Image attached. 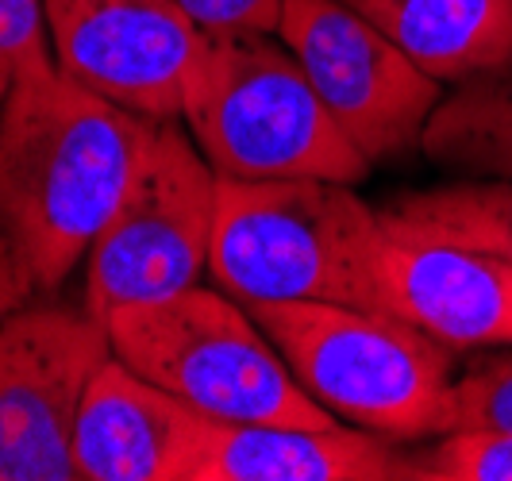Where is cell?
<instances>
[{"mask_svg":"<svg viewBox=\"0 0 512 481\" xmlns=\"http://www.w3.org/2000/svg\"><path fill=\"white\" fill-rule=\"evenodd\" d=\"M420 151L462 178L512 181V58L443 93Z\"/></svg>","mask_w":512,"mask_h":481,"instance_id":"5bb4252c","label":"cell"},{"mask_svg":"<svg viewBox=\"0 0 512 481\" xmlns=\"http://www.w3.org/2000/svg\"><path fill=\"white\" fill-rule=\"evenodd\" d=\"M201 35H278L285 0H178Z\"/></svg>","mask_w":512,"mask_h":481,"instance_id":"ac0fdd59","label":"cell"},{"mask_svg":"<svg viewBox=\"0 0 512 481\" xmlns=\"http://www.w3.org/2000/svg\"><path fill=\"white\" fill-rule=\"evenodd\" d=\"M12 81H16V66H12L8 54H0V108H4L8 93H12Z\"/></svg>","mask_w":512,"mask_h":481,"instance_id":"44dd1931","label":"cell"},{"mask_svg":"<svg viewBox=\"0 0 512 481\" xmlns=\"http://www.w3.org/2000/svg\"><path fill=\"white\" fill-rule=\"evenodd\" d=\"M0 54L12 58L16 74L54 66L43 0H0Z\"/></svg>","mask_w":512,"mask_h":481,"instance_id":"d6986e66","label":"cell"},{"mask_svg":"<svg viewBox=\"0 0 512 481\" xmlns=\"http://www.w3.org/2000/svg\"><path fill=\"white\" fill-rule=\"evenodd\" d=\"M181 120L220 178H320L374 170L332 120L305 66L270 35H205L185 77Z\"/></svg>","mask_w":512,"mask_h":481,"instance_id":"3957f363","label":"cell"},{"mask_svg":"<svg viewBox=\"0 0 512 481\" xmlns=\"http://www.w3.org/2000/svg\"><path fill=\"white\" fill-rule=\"evenodd\" d=\"M220 174L178 120H158L108 228L85 254V308L108 316L197 285L212 258Z\"/></svg>","mask_w":512,"mask_h":481,"instance_id":"8992f818","label":"cell"},{"mask_svg":"<svg viewBox=\"0 0 512 481\" xmlns=\"http://www.w3.org/2000/svg\"><path fill=\"white\" fill-rule=\"evenodd\" d=\"M385 308L451 351L512 347V262L389 228L382 243Z\"/></svg>","mask_w":512,"mask_h":481,"instance_id":"30bf717a","label":"cell"},{"mask_svg":"<svg viewBox=\"0 0 512 481\" xmlns=\"http://www.w3.org/2000/svg\"><path fill=\"white\" fill-rule=\"evenodd\" d=\"M54 62L147 120H181L201 27L178 0H43Z\"/></svg>","mask_w":512,"mask_h":481,"instance_id":"9c48e42d","label":"cell"},{"mask_svg":"<svg viewBox=\"0 0 512 481\" xmlns=\"http://www.w3.org/2000/svg\"><path fill=\"white\" fill-rule=\"evenodd\" d=\"M154 124L58 62L20 70L0 108V228L35 293H54L108 228Z\"/></svg>","mask_w":512,"mask_h":481,"instance_id":"6da1fadb","label":"cell"},{"mask_svg":"<svg viewBox=\"0 0 512 481\" xmlns=\"http://www.w3.org/2000/svg\"><path fill=\"white\" fill-rule=\"evenodd\" d=\"M205 416L112 355L74 424L77 481H189Z\"/></svg>","mask_w":512,"mask_h":481,"instance_id":"8fae6325","label":"cell"},{"mask_svg":"<svg viewBox=\"0 0 512 481\" xmlns=\"http://www.w3.org/2000/svg\"><path fill=\"white\" fill-rule=\"evenodd\" d=\"M31 297H35V289H31V278H27L24 262H20V254L12 247L8 231L0 228V324H4L16 308H24Z\"/></svg>","mask_w":512,"mask_h":481,"instance_id":"ffe728a7","label":"cell"},{"mask_svg":"<svg viewBox=\"0 0 512 481\" xmlns=\"http://www.w3.org/2000/svg\"><path fill=\"white\" fill-rule=\"evenodd\" d=\"M409 54L455 85L512 58V0H343Z\"/></svg>","mask_w":512,"mask_h":481,"instance_id":"4fadbf2b","label":"cell"},{"mask_svg":"<svg viewBox=\"0 0 512 481\" xmlns=\"http://www.w3.org/2000/svg\"><path fill=\"white\" fill-rule=\"evenodd\" d=\"M112 358L85 304H31L0 324V481H77L74 424Z\"/></svg>","mask_w":512,"mask_h":481,"instance_id":"ba28073f","label":"cell"},{"mask_svg":"<svg viewBox=\"0 0 512 481\" xmlns=\"http://www.w3.org/2000/svg\"><path fill=\"white\" fill-rule=\"evenodd\" d=\"M247 312L335 420L397 443L447 435L455 351L428 331L393 312L328 301H258Z\"/></svg>","mask_w":512,"mask_h":481,"instance_id":"277c9868","label":"cell"},{"mask_svg":"<svg viewBox=\"0 0 512 481\" xmlns=\"http://www.w3.org/2000/svg\"><path fill=\"white\" fill-rule=\"evenodd\" d=\"M512 435V347L474 351L451 385V428Z\"/></svg>","mask_w":512,"mask_h":481,"instance_id":"2e32d148","label":"cell"},{"mask_svg":"<svg viewBox=\"0 0 512 481\" xmlns=\"http://www.w3.org/2000/svg\"><path fill=\"white\" fill-rule=\"evenodd\" d=\"M382 212L347 181L220 178L208 270L235 301H328L389 312Z\"/></svg>","mask_w":512,"mask_h":481,"instance_id":"7a4b0ae2","label":"cell"},{"mask_svg":"<svg viewBox=\"0 0 512 481\" xmlns=\"http://www.w3.org/2000/svg\"><path fill=\"white\" fill-rule=\"evenodd\" d=\"M382 224L512 262V181L466 178L385 204Z\"/></svg>","mask_w":512,"mask_h":481,"instance_id":"9a60e30c","label":"cell"},{"mask_svg":"<svg viewBox=\"0 0 512 481\" xmlns=\"http://www.w3.org/2000/svg\"><path fill=\"white\" fill-rule=\"evenodd\" d=\"M424 481H512V435L447 431L420 451Z\"/></svg>","mask_w":512,"mask_h":481,"instance_id":"e0dca14e","label":"cell"},{"mask_svg":"<svg viewBox=\"0 0 512 481\" xmlns=\"http://www.w3.org/2000/svg\"><path fill=\"white\" fill-rule=\"evenodd\" d=\"M112 355L178 401L231 424L324 428L335 416L293 378L274 339L247 304L220 289L189 285L158 301L104 316Z\"/></svg>","mask_w":512,"mask_h":481,"instance_id":"5b68a950","label":"cell"},{"mask_svg":"<svg viewBox=\"0 0 512 481\" xmlns=\"http://www.w3.org/2000/svg\"><path fill=\"white\" fill-rule=\"evenodd\" d=\"M424 478L420 451L378 431L324 424H231L205 416L189 481H412Z\"/></svg>","mask_w":512,"mask_h":481,"instance_id":"7c38bea8","label":"cell"},{"mask_svg":"<svg viewBox=\"0 0 512 481\" xmlns=\"http://www.w3.org/2000/svg\"><path fill=\"white\" fill-rule=\"evenodd\" d=\"M278 39L370 166L420 147L443 81L420 70L382 27L343 0H285Z\"/></svg>","mask_w":512,"mask_h":481,"instance_id":"52a82bcc","label":"cell"}]
</instances>
